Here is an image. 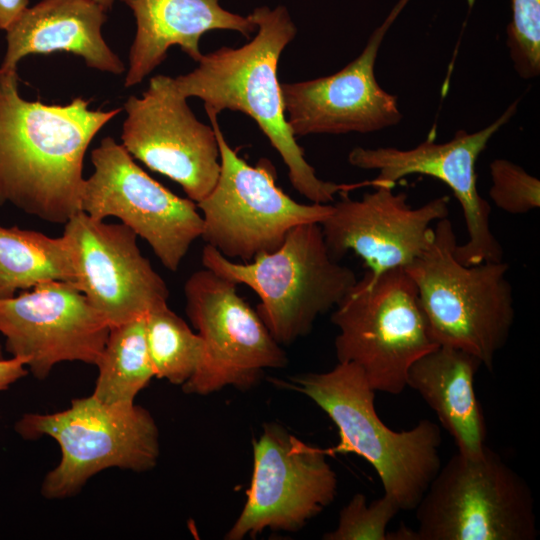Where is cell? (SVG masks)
Here are the masks:
<instances>
[{"mask_svg":"<svg viewBox=\"0 0 540 540\" xmlns=\"http://www.w3.org/2000/svg\"><path fill=\"white\" fill-rule=\"evenodd\" d=\"M145 316L110 327L96 364L98 376L92 393L100 401L134 403L137 394L155 377L146 342Z\"/></svg>","mask_w":540,"mask_h":540,"instance_id":"obj_23","label":"cell"},{"mask_svg":"<svg viewBox=\"0 0 540 540\" xmlns=\"http://www.w3.org/2000/svg\"><path fill=\"white\" fill-rule=\"evenodd\" d=\"M341 195L320 223L326 247L337 261L355 253L373 275L409 266L433 240L432 223L449 213L447 196L415 208L391 187H374L360 199Z\"/></svg>","mask_w":540,"mask_h":540,"instance_id":"obj_17","label":"cell"},{"mask_svg":"<svg viewBox=\"0 0 540 540\" xmlns=\"http://www.w3.org/2000/svg\"><path fill=\"white\" fill-rule=\"evenodd\" d=\"M28 0H0V30H7L28 7Z\"/></svg>","mask_w":540,"mask_h":540,"instance_id":"obj_29","label":"cell"},{"mask_svg":"<svg viewBox=\"0 0 540 540\" xmlns=\"http://www.w3.org/2000/svg\"><path fill=\"white\" fill-rule=\"evenodd\" d=\"M288 384L319 406L336 425L339 443L328 454L354 453L378 474L384 494L400 510H414L441 467L440 428L423 419L404 431L390 429L378 416L375 391L350 362L331 370L303 373Z\"/></svg>","mask_w":540,"mask_h":540,"instance_id":"obj_3","label":"cell"},{"mask_svg":"<svg viewBox=\"0 0 540 540\" xmlns=\"http://www.w3.org/2000/svg\"><path fill=\"white\" fill-rule=\"evenodd\" d=\"M408 2L394 6L361 54L340 71L281 84L286 119L295 136L371 133L401 121L397 98L379 85L375 63L387 31Z\"/></svg>","mask_w":540,"mask_h":540,"instance_id":"obj_18","label":"cell"},{"mask_svg":"<svg viewBox=\"0 0 540 540\" xmlns=\"http://www.w3.org/2000/svg\"><path fill=\"white\" fill-rule=\"evenodd\" d=\"M25 440L42 436L59 445L61 459L46 474L43 497L63 499L78 493L107 468L145 472L157 464L159 431L152 415L134 403H105L90 395L54 413H26L14 425Z\"/></svg>","mask_w":540,"mask_h":540,"instance_id":"obj_7","label":"cell"},{"mask_svg":"<svg viewBox=\"0 0 540 540\" xmlns=\"http://www.w3.org/2000/svg\"><path fill=\"white\" fill-rule=\"evenodd\" d=\"M122 146L151 170L178 183L195 203L215 186L220 173V152L212 127L200 122L186 98L157 75L141 97L124 104Z\"/></svg>","mask_w":540,"mask_h":540,"instance_id":"obj_14","label":"cell"},{"mask_svg":"<svg viewBox=\"0 0 540 540\" xmlns=\"http://www.w3.org/2000/svg\"><path fill=\"white\" fill-rule=\"evenodd\" d=\"M249 15L257 26L249 43L203 54L193 71L169 77L171 87L186 99H202L205 111L218 115L228 109L250 116L281 156L294 189L312 203L330 204L336 194L365 186L320 179L287 122L277 76L279 58L296 35L287 9L262 6Z\"/></svg>","mask_w":540,"mask_h":540,"instance_id":"obj_2","label":"cell"},{"mask_svg":"<svg viewBox=\"0 0 540 540\" xmlns=\"http://www.w3.org/2000/svg\"><path fill=\"white\" fill-rule=\"evenodd\" d=\"M94 1L99 3L105 10L110 9L112 4L114 3V0H94Z\"/></svg>","mask_w":540,"mask_h":540,"instance_id":"obj_30","label":"cell"},{"mask_svg":"<svg viewBox=\"0 0 540 540\" xmlns=\"http://www.w3.org/2000/svg\"><path fill=\"white\" fill-rule=\"evenodd\" d=\"M110 331L107 320L73 284L40 283L0 299V334L12 357L37 379L65 361L96 366Z\"/></svg>","mask_w":540,"mask_h":540,"instance_id":"obj_15","label":"cell"},{"mask_svg":"<svg viewBox=\"0 0 540 540\" xmlns=\"http://www.w3.org/2000/svg\"><path fill=\"white\" fill-rule=\"evenodd\" d=\"M145 331L155 377L174 385L185 384L202 359L203 343L199 334L168 305L146 314Z\"/></svg>","mask_w":540,"mask_h":540,"instance_id":"obj_24","label":"cell"},{"mask_svg":"<svg viewBox=\"0 0 540 540\" xmlns=\"http://www.w3.org/2000/svg\"><path fill=\"white\" fill-rule=\"evenodd\" d=\"M75 284V270L65 236L50 237L17 226H0V299L49 282Z\"/></svg>","mask_w":540,"mask_h":540,"instance_id":"obj_22","label":"cell"},{"mask_svg":"<svg viewBox=\"0 0 540 540\" xmlns=\"http://www.w3.org/2000/svg\"><path fill=\"white\" fill-rule=\"evenodd\" d=\"M236 287L206 268L184 284L185 311L203 343L200 365L182 385L186 393L208 395L226 386L249 389L265 369L287 365L281 345Z\"/></svg>","mask_w":540,"mask_h":540,"instance_id":"obj_10","label":"cell"},{"mask_svg":"<svg viewBox=\"0 0 540 540\" xmlns=\"http://www.w3.org/2000/svg\"><path fill=\"white\" fill-rule=\"evenodd\" d=\"M328 452L309 445L276 423L253 441V473L247 499L225 535L241 540L262 531L294 532L328 507L337 494V475Z\"/></svg>","mask_w":540,"mask_h":540,"instance_id":"obj_12","label":"cell"},{"mask_svg":"<svg viewBox=\"0 0 540 540\" xmlns=\"http://www.w3.org/2000/svg\"><path fill=\"white\" fill-rule=\"evenodd\" d=\"M136 19L137 30L129 54L125 87L139 84L179 46L198 62L200 39L211 30H233L245 37L257 30L250 15L223 9L219 0H121Z\"/></svg>","mask_w":540,"mask_h":540,"instance_id":"obj_20","label":"cell"},{"mask_svg":"<svg viewBox=\"0 0 540 540\" xmlns=\"http://www.w3.org/2000/svg\"><path fill=\"white\" fill-rule=\"evenodd\" d=\"M448 217L436 222L428 247L405 268L413 280L431 334L439 346L460 349L493 368L515 319L504 260L464 265Z\"/></svg>","mask_w":540,"mask_h":540,"instance_id":"obj_4","label":"cell"},{"mask_svg":"<svg viewBox=\"0 0 540 540\" xmlns=\"http://www.w3.org/2000/svg\"><path fill=\"white\" fill-rule=\"evenodd\" d=\"M334 309L338 362L357 365L375 392L402 393L411 365L439 346L405 268L367 270Z\"/></svg>","mask_w":540,"mask_h":540,"instance_id":"obj_6","label":"cell"},{"mask_svg":"<svg viewBox=\"0 0 540 540\" xmlns=\"http://www.w3.org/2000/svg\"><path fill=\"white\" fill-rule=\"evenodd\" d=\"M481 361L460 349L438 346L409 368L406 386L415 390L451 435L457 452L476 456L485 449L487 425L475 393Z\"/></svg>","mask_w":540,"mask_h":540,"instance_id":"obj_21","label":"cell"},{"mask_svg":"<svg viewBox=\"0 0 540 540\" xmlns=\"http://www.w3.org/2000/svg\"><path fill=\"white\" fill-rule=\"evenodd\" d=\"M105 9L94 0H41L27 7L6 30V52L0 71H15L32 54L72 53L90 68L121 74L120 58L102 36Z\"/></svg>","mask_w":540,"mask_h":540,"instance_id":"obj_19","label":"cell"},{"mask_svg":"<svg viewBox=\"0 0 540 540\" xmlns=\"http://www.w3.org/2000/svg\"><path fill=\"white\" fill-rule=\"evenodd\" d=\"M220 152V173L211 192L197 202L201 238L228 259L250 262L275 251L297 225L321 223L332 203L303 204L276 185L272 163L262 158L251 166L226 141L217 114L206 111Z\"/></svg>","mask_w":540,"mask_h":540,"instance_id":"obj_9","label":"cell"},{"mask_svg":"<svg viewBox=\"0 0 540 540\" xmlns=\"http://www.w3.org/2000/svg\"><path fill=\"white\" fill-rule=\"evenodd\" d=\"M91 162L94 172L84 180L81 211L97 220L118 218L149 244L165 268L177 271L202 235L196 203L149 176L111 137L93 149Z\"/></svg>","mask_w":540,"mask_h":540,"instance_id":"obj_11","label":"cell"},{"mask_svg":"<svg viewBox=\"0 0 540 540\" xmlns=\"http://www.w3.org/2000/svg\"><path fill=\"white\" fill-rule=\"evenodd\" d=\"M63 236L71 249L74 286L110 327L168 305L165 281L126 225L105 223L79 211L64 224Z\"/></svg>","mask_w":540,"mask_h":540,"instance_id":"obj_16","label":"cell"},{"mask_svg":"<svg viewBox=\"0 0 540 540\" xmlns=\"http://www.w3.org/2000/svg\"><path fill=\"white\" fill-rule=\"evenodd\" d=\"M492 185L489 195L501 210L526 214L540 207V180L507 159H494L489 166Z\"/></svg>","mask_w":540,"mask_h":540,"instance_id":"obj_27","label":"cell"},{"mask_svg":"<svg viewBox=\"0 0 540 540\" xmlns=\"http://www.w3.org/2000/svg\"><path fill=\"white\" fill-rule=\"evenodd\" d=\"M23 359L12 357L0 359V392L7 390L12 384L28 373Z\"/></svg>","mask_w":540,"mask_h":540,"instance_id":"obj_28","label":"cell"},{"mask_svg":"<svg viewBox=\"0 0 540 540\" xmlns=\"http://www.w3.org/2000/svg\"><path fill=\"white\" fill-rule=\"evenodd\" d=\"M416 540H535L533 493L527 481L488 446L454 454L414 509Z\"/></svg>","mask_w":540,"mask_h":540,"instance_id":"obj_8","label":"cell"},{"mask_svg":"<svg viewBox=\"0 0 540 540\" xmlns=\"http://www.w3.org/2000/svg\"><path fill=\"white\" fill-rule=\"evenodd\" d=\"M1 358H4V357H3V347H2V345L0 343V359Z\"/></svg>","mask_w":540,"mask_h":540,"instance_id":"obj_31","label":"cell"},{"mask_svg":"<svg viewBox=\"0 0 540 540\" xmlns=\"http://www.w3.org/2000/svg\"><path fill=\"white\" fill-rule=\"evenodd\" d=\"M518 100L485 128L473 133L459 130L452 139L436 143L434 134L410 149L356 147L348 155L357 168L376 170L372 187L394 188L397 181L412 174L434 177L445 183L457 198L468 233L467 241L454 249L464 265L503 260V249L492 232L491 207L477 188L476 162L490 139L515 114Z\"/></svg>","mask_w":540,"mask_h":540,"instance_id":"obj_13","label":"cell"},{"mask_svg":"<svg viewBox=\"0 0 540 540\" xmlns=\"http://www.w3.org/2000/svg\"><path fill=\"white\" fill-rule=\"evenodd\" d=\"M201 258L204 268L257 294L256 312L280 345L309 334L357 281L330 255L319 223L295 226L279 248L250 262H235L207 244Z\"/></svg>","mask_w":540,"mask_h":540,"instance_id":"obj_5","label":"cell"},{"mask_svg":"<svg viewBox=\"0 0 540 540\" xmlns=\"http://www.w3.org/2000/svg\"><path fill=\"white\" fill-rule=\"evenodd\" d=\"M399 511L397 502L386 494L368 503L364 494L357 493L340 511L336 528L323 539L388 540V524Z\"/></svg>","mask_w":540,"mask_h":540,"instance_id":"obj_25","label":"cell"},{"mask_svg":"<svg viewBox=\"0 0 540 540\" xmlns=\"http://www.w3.org/2000/svg\"><path fill=\"white\" fill-rule=\"evenodd\" d=\"M507 46L518 75L532 79L540 73V0H511Z\"/></svg>","mask_w":540,"mask_h":540,"instance_id":"obj_26","label":"cell"},{"mask_svg":"<svg viewBox=\"0 0 540 540\" xmlns=\"http://www.w3.org/2000/svg\"><path fill=\"white\" fill-rule=\"evenodd\" d=\"M89 104L81 97L66 105L28 101L17 70L0 71V206L63 225L81 211L85 153L121 111Z\"/></svg>","mask_w":540,"mask_h":540,"instance_id":"obj_1","label":"cell"}]
</instances>
